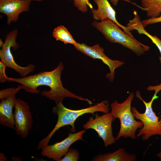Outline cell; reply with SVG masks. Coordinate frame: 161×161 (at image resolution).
<instances>
[{"label":"cell","mask_w":161,"mask_h":161,"mask_svg":"<svg viewBox=\"0 0 161 161\" xmlns=\"http://www.w3.org/2000/svg\"><path fill=\"white\" fill-rule=\"evenodd\" d=\"M64 66L62 61L57 67L50 71L40 72L33 75L21 78H8L7 81L15 82L22 85L25 92L38 94L40 91L37 89L41 86H46L50 88L49 91L44 90L41 95L55 101V103H61L66 98H74L87 102L90 105L92 102L87 98L76 95L64 87L61 80V75Z\"/></svg>","instance_id":"obj_1"},{"label":"cell","mask_w":161,"mask_h":161,"mask_svg":"<svg viewBox=\"0 0 161 161\" xmlns=\"http://www.w3.org/2000/svg\"><path fill=\"white\" fill-rule=\"evenodd\" d=\"M110 110L109 102L106 100L95 105L78 110L68 109L64 106L62 102L56 103V106L53 107L52 112L58 116L57 122L48 135L39 142L37 148L41 149L44 146L48 145L50 139L55 132L62 127L69 125L72 127L70 129L71 131L75 132L76 131L75 122L81 116L87 113H91L94 116L95 112H99L106 113L109 112Z\"/></svg>","instance_id":"obj_2"},{"label":"cell","mask_w":161,"mask_h":161,"mask_svg":"<svg viewBox=\"0 0 161 161\" xmlns=\"http://www.w3.org/2000/svg\"><path fill=\"white\" fill-rule=\"evenodd\" d=\"M92 25L101 33L106 39L112 43H117L140 56L150 49L145 45L126 33L113 21L106 18L100 22L94 20Z\"/></svg>","instance_id":"obj_3"},{"label":"cell","mask_w":161,"mask_h":161,"mask_svg":"<svg viewBox=\"0 0 161 161\" xmlns=\"http://www.w3.org/2000/svg\"><path fill=\"white\" fill-rule=\"evenodd\" d=\"M134 97L133 92L130 93L123 102L118 103L114 100L110 104L111 113L114 120L119 119L120 128L119 132L115 138L116 140L121 137H129L135 140L137 138L136 132L139 128H141L143 123L140 121L136 120L131 110V102Z\"/></svg>","instance_id":"obj_4"},{"label":"cell","mask_w":161,"mask_h":161,"mask_svg":"<svg viewBox=\"0 0 161 161\" xmlns=\"http://www.w3.org/2000/svg\"><path fill=\"white\" fill-rule=\"evenodd\" d=\"M152 90L154 91L155 92L150 101L148 102L143 99L139 90L136 92V96L143 102L145 106L144 113L140 112L135 107H131L134 118L140 120L143 123L142 127L139 130L136 136L137 137H141L143 141L148 140L153 136L157 135L161 136V123L159 117L157 116L152 107L154 101L158 97L157 94L161 90V86L159 85L154 86Z\"/></svg>","instance_id":"obj_5"},{"label":"cell","mask_w":161,"mask_h":161,"mask_svg":"<svg viewBox=\"0 0 161 161\" xmlns=\"http://www.w3.org/2000/svg\"><path fill=\"white\" fill-rule=\"evenodd\" d=\"M18 33V30L15 29L7 33L4 42L0 39V46L1 49L0 50V58L1 61L7 66L13 69L21 77H24L34 70L35 66L32 64H30L26 66L22 67L16 64L14 60L11 48L13 47L15 50L20 47L16 41Z\"/></svg>","instance_id":"obj_6"},{"label":"cell","mask_w":161,"mask_h":161,"mask_svg":"<svg viewBox=\"0 0 161 161\" xmlns=\"http://www.w3.org/2000/svg\"><path fill=\"white\" fill-rule=\"evenodd\" d=\"M94 116L95 118L93 117L89 118L83 126V128L85 130H94L103 140L105 147L115 143L116 140L113 135L112 126L114 120L111 112L104 113L101 116L96 113Z\"/></svg>","instance_id":"obj_7"},{"label":"cell","mask_w":161,"mask_h":161,"mask_svg":"<svg viewBox=\"0 0 161 161\" xmlns=\"http://www.w3.org/2000/svg\"><path fill=\"white\" fill-rule=\"evenodd\" d=\"M22 85L17 88L11 87L0 91V124L8 128L14 129L15 123L13 108L16 100V95L21 89Z\"/></svg>","instance_id":"obj_8"},{"label":"cell","mask_w":161,"mask_h":161,"mask_svg":"<svg viewBox=\"0 0 161 161\" xmlns=\"http://www.w3.org/2000/svg\"><path fill=\"white\" fill-rule=\"evenodd\" d=\"M13 114L16 134L24 139L27 137L32 129L33 121L30 107L27 103L17 99Z\"/></svg>","instance_id":"obj_9"},{"label":"cell","mask_w":161,"mask_h":161,"mask_svg":"<svg viewBox=\"0 0 161 161\" xmlns=\"http://www.w3.org/2000/svg\"><path fill=\"white\" fill-rule=\"evenodd\" d=\"M78 51L93 59L101 60L109 67L110 72L107 73L106 77L111 82L115 77V69L122 66L125 63L123 61L113 60L109 58L104 52V49L99 44L89 46L85 44L78 43L74 46Z\"/></svg>","instance_id":"obj_10"},{"label":"cell","mask_w":161,"mask_h":161,"mask_svg":"<svg viewBox=\"0 0 161 161\" xmlns=\"http://www.w3.org/2000/svg\"><path fill=\"white\" fill-rule=\"evenodd\" d=\"M85 132V130L84 129L75 133H70L68 137L61 142L44 146L41 149V154L44 157L60 161L73 143L78 140H83V135Z\"/></svg>","instance_id":"obj_11"},{"label":"cell","mask_w":161,"mask_h":161,"mask_svg":"<svg viewBox=\"0 0 161 161\" xmlns=\"http://www.w3.org/2000/svg\"><path fill=\"white\" fill-rule=\"evenodd\" d=\"M31 1L25 0H0V12L7 16V24L16 22L20 14L28 11Z\"/></svg>","instance_id":"obj_12"},{"label":"cell","mask_w":161,"mask_h":161,"mask_svg":"<svg viewBox=\"0 0 161 161\" xmlns=\"http://www.w3.org/2000/svg\"><path fill=\"white\" fill-rule=\"evenodd\" d=\"M97 4V9H91L93 17L95 20L101 21L106 18H109L115 23L123 31L130 36L134 38L127 27L120 24L116 17V12L108 0H94Z\"/></svg>","instance_id":"obj_13"},{"label":"cell","mask_w":161,"mask_h":161,"mask_svg":"<svg viewBox=\"0 0 161 161\" xmlns=\"http://www.w3.org/2000/svg\"><path fill=\"white\" fill-rule=\"evenodd\" d=\"M134 18L129 21L126 27L131 31L136 30L140 34H143L148 37L157 47L160 52L161 56L159 60L161 64V40L156 35H152L147 32L143 27L139 15L136 10L133 12Z\"/></svg>","instance_id":"obj_14"},{"label":"cell","mask_w":161,"mask_h":161,"mask_svg":"<svg viewBox=\"0 0 161 161\" xmlns=\"http://www.w3.org/2000/svg\"><path fill=\"white\" fill-rule=\"evenodd\" d=\"M136 156L134 153H128L123 148H120L114 152L100 154L95 156L92 161H135Z\"/></svg>","instance_id":"obj_15"},{"label":"cell","mask_w":161,"mask_h":161,"mask_svg":"<svg viewBox=\"0 0 161 161\" xmlns=\"http://www.w3.org/2000/svg\"><path fill=\"white\" fill-rule=\"evenodd\" d=\"M143 9L146 11L147 16L157 18L161 13V0H140Z\"/></svg>","instance_id":"obj_16"},{"label":"cell","mask_w":161,"mask_h":161,"mask_svg":"<svg viewBox=\"0 0 161 161\" xmlns=\"http://www.w3.org/2000/svg\"><path fill=\"white\" fill-rule=\"evenodd\" d=\"M52 35L57 41H60L65 44H70L74 46L77 43L67 29L63 25H60L55 28Z\"/></svg>","instance_id":"obj_17"},{"label":"cell","mask_w":161,"mask_h":161,"mask_svg":"<svg viewBox=\"0 0 161 161\" xmlns=\"http://www.w3.org/2000/svg\"><path fill=\"white\" fill-rule=\"evenodd\" d=\"M73 1L75 6L78 9L83 13L86 12L88 10V7H90L91 9L92 6L89 2V0H69Z\"/></svg>","instance_id":"obj_18"},{"label":"cell","mask_w":161,"mask_h":161,"mask_svg":"<svg viewBox=\"0 0 161 161\" xmlns=\"http://www.w3.org/2000/svg\"><path fill=\"white\" fill-rule=\"evenodd\" d=\"M79 159V154L76 149L70 148L60 161H78Z\"/></svg>","instance_id":"obj_19"},{"label":"cell","mask_w":161,"mask_h":161,"mask_svg":"<svg viewBox=\"0 0 161 161\" xmlns=\"http://www.w3.org/2000/svg\"><path fill=\"white\" fill-rule=\"evenodd\" d=\"M7 66L1 61H0V83H5L7 81L8 77L5 73V69Z\"/></svg>","instance_id":"obj_20"},{"label":"cell","mask_w":161,"mask_h":161,"mask_svg":"<svg viewBox=\"0 0 161 161\" xmlns=\"http://www.w3.org/2000/svg\"><path fill=\"white\" fill-rule=\"evenodd\" d=\"M143 27L145 28L147 26L161 22V16L157 18H150L142 21Z\"/></svg>","instance_id":"obj_21"},{"label":"cell","mask_w":161,"mask_h":161,"mask_svg":"<svg viewBox=\"0 0 161 161\" xmlns=\"http://www.w3.org/2000/svg\"><path fill=\"white\" fill-rule=\"evenodd\" d=\"M7 159L6 156L3 153H0V161H7Z\"/></svg>","instance_id":"obj_22"},{"label":"cell","mask_w":161,"mask_h":161,"mask_svg":"<svg viewBox=\"0 0 161 161\" xmlns=\"http://www.w3.org/2000/svg\"><path fill=\"white\" fill-rule=\"evenodd\" d=\"M119 0H110V1L112 3L114 6H116Z\"/></svg>","instance_id":"obj_23"},{"label":"cell","mask_w":161,"mask_h":161,"mask_svg":"<svg viewBox=\"0 0 161 161\" xmlns=\"http://www.w3.org/2000/svg\"><path fill=\"white\" fill-rule=\"evenodd\" d=\"M156 156L161 160V151L157 154Z\"/></svg>","instance_id":"obj_24"},{"label":"cell","mask_w":161,"mask_h":161,"mask_svg":"<svg viewBox=\"0 0 161 161\" xmlns=\"http://www.w3.org/2000/svg\"><path fill=\"white\" fill-rule=\"evenodd\" d=\"M27 0V1H41L43 0Z\"/></svg>","instance_id":"obj_25"},{"label":"cell","mask_w":161,"mask_h":161,"mask_svg":"<svg viewBox=\"0 0 161 161\" xmlns=\"http://www.w3.org/2000/svg\"><path fill=\"white\" fill-rule=\"evenodd\" d=\"M159 121H160V123H161V119L159 120ZM160 149H161V147Z\"/></svg>","instance_id":"obj_26"}]
</instances>
